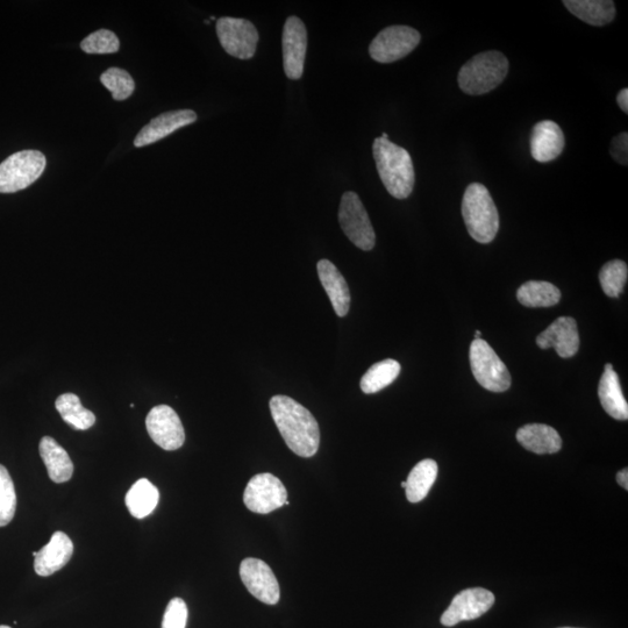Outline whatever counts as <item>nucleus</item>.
Listing matches in <instances>:
<instances>
[{
  "mask_svg": "<svg viewBox=\"0 0 628 628\" xmlns=\"http://www.w3.org/2000/svg\"><path fill=\"white\" fill-rule=\"evenodd\" d=\"M271 416L285 444L301 458H312L320 445L318 421L312 413L288 396H274L270 401Z\"/></svg>",
  "mask_w": 628,
  "mask_h": 628,
  "instance_id": "nucleus-1",
  "label": "nucleus"
},
{
  "mask_svg": "<svg viewBox=\"0 0 628 628\" xmlns=\"http://www.w3.org/2000/svg\"><path fill=\"white\" fill-rule=\"evenodd\" d=\"M373 153L378 175L389 194L397 199L410 197L416 183L410 153L381 137L375 139Z\"/></svg>",
  "mask_w": 628,
  "mask_h": 628,
  "instance_id": "nucleus-2",
  "label": "nucleus"
},
{
  "mask_svg": "<svg viewBox=\"0 0 628 628\" xmlns=\"http://www.w3.org/2000/svg\"><path fill=\"white\" fill-rule=\"evenodd\" d=\"M462 216L470 237L490 244L499 230V214L490 192L481 183L470 184L463 195Z\"/></svg>",
  "mask_w": 628,
  "mask_h": 628,
  "instance_id": "nucleus-3",
  "label": "nucleus"
},
{
  "mask_svg": "<svg viewBox=\"0 0 628 628\" xmlns=\"http://www.w3.org/2000/svg\"><path fill=\"white\" fill-rule=\"evenodd\" d=\"M509 73V60L497 51L483 52L469 60L460 70V89L470 96H481L495 90Z\"/></svg>",
  "mask_w": 628,
  "mask_h": 628,
  "instance_id": "nucleus-4",
  "label": "nucleus"
},
{
  "mask_svg": "<svg viewBox=\"0 0 628 628\" xmlns=\"http://www.w3.org/2000/svg\"><path fill=\"white\" fill-rule=\"evenodd\" d=\"M46 168V157L38 151L13 154L0 163V194H14L39 180Z\"/></svg>",
  "mask_w": 628,
  "mask_h": 628,
  "instance_id": "nucleus-5",
  "label": "nucleus"
},
{
  "mask_svg": "<svg viewBox=\"0 0 628 628\" xmlns=\"http://www.w3.org/2000/svg\"><path fill=\"white\" fill-rule=\"evenodd\" d=\"M470 366L476 381L484 389L504 392L511 387V375L487 341L476 339L470 346Z\"/></svg>",
  "mask_w": 628,
  "mask_h": 628,
  "instance_id": "nucleus-6",
  "label": "nucleus"
},
{
  "mask_svg": "<svg viewBox=\"0 0 628 628\" xmlns=\"http://www.w3.org/2000/svg\"><path fill=\"white\" fill-rule=\"evenodd\" d=\"M339 223L353 244L369 252L375 247L376 235L368 212L356 192L348 191L341 198Z\"/></svg>",
  "mask_w": 628,
  "mask_h": 628,
  "instance_id": "nucleus-7",
  "label": "nucleus"
},
{
  "mask_svg": "<svg viewBox=\"0 0 628 628\" xmlns=\"http://www.w3.org/2000/svg\"><path fill=\"white\" fill-rule=\"evenodd\" d=\"M421 35L415 28L390 26L371 42L369 54L378 63H392L411 54L420 44Z\"/></svg>",
  "mask_w": 628,
  "mask_h": 628,
  "instance_id": "nucleus-8",
  "label": "nucleus"
},
{
  "mask_svg": "<svg viewBox=\"0 0 628 628\" xmlns=\"http://www.w3.org/2000/svg\"><path fill=\"white\" fill-rule=\"evenodd\" d=\"M217 35L228 55L249 60L259 44V32L251 21L224 17L217 20Z\"/></svg>",
  "mask_w": 628,
  "mask_h": 628,
  "instance_id": "nucleus-9",
  "label": "nucleus"
},
{
  "mask_svg": "<svg viewBox=\"0 0 628 628\" xmlns=\"http://www.w3.org/2000/svg\"><path fill=\"white\" fill-rule=\"evenodd\" d=\"M244 503L249 511L268 515L288 502V491L280 478L273 474L256 475L248 482L244 494Z\"/></svg>",
  "mask_w": 628,
  "mask_h": 628,
  "instance_id": "nucleus-10",
  "label": "nucleus"
},
{
  "mask_svg": "<svg viewBox=\"0 0 628 628\" xmlns=\"http://www.w3.org/2000/svg\"><path fill=\"white\" fill-rule=\"evenodd\" d=\"M146 427L149 437L164 451H176L184 445L185 432L182 421L168 405L155 406L148 413Z\"/></svg>",
  "mask_w": 628,
  "mask_h": 628,
  "instance_id": "nucleus-11",
  "label": "nucleus"
},
{
  "mask_svg": "<svg viewBox=\"0 0 628 628\" xmlns=\"http://www.w3.org/2000/svg\"><path fill=\"white\" fill-rule=\"evenodd\" d=\"M495 603V596L491 591L483 588L463 590L456 595L449 608L441 617V624L452 627L461 622L475 620L487 613Z\"/></svg>",
  "mask_w": 628,
  "mask_h": 628,
  "instance_id": "nucleus-12",
  "label": "nucleus"
},
{
  "mask_svg": "<svg viewBox=\"0 0 628 628\" xmlns=\"http://www.w3.org/2000/svg\"><path fill=\"white\" fill-rule=\"evenodd\" d=\"M240 577L247 590L260 602L268 605L280 602V584L266 562L253 558L245 559L240 565Z\"/></svg>",
  "mask_w": 628,
  "mask_h": 628,
  "instance_id": "nucleus-13",
  "label": "nucleus"
},
{
  "mask_svg": "<svg viewBox=\"0 0 628 628\" xmlns=\"http://www.w3.org/2000/svg\"><path fill=\"white\" fill-rule=\"evenodd\" d=\"M282 46L284 73L290 80H299L304 73L308 49V32L301 19L292 16L285 21Z\"/></svg>",
  "mask_w": 628,
  "mask_h": 628,
  "instance_id": "nucleus-14",
  "label": "nucleus"
},
{
  "mask_svg": "<svg viewBox=\"0 0 628 628\" xmlns=\"http://www.w3.org/2000/svg\"><path fill=\"white\" fill-rule=\"evenodd\" d=\"M541 349L554 348L560 358H573L580 349V335L574 318L561 317L537 338Z\"/></svg>",
  "mask_w": 628,
  "mask_h": 628,
  "instance_id": "nucleus-15",
  "label": "nucleus"
},
{
  "mask_svg": "<svg viewBox=\"0 0 628 628\" xmlns=\"http://www.w3.org/2000/svg\"><path fill=\"white\" fill-rule=\"evenodd\" d=\"M197 120L196 112L192 110H177L161 114L147 124L134 140L135 147H145L167 138L168 135L185 126L194 124Z\"/></svg>",
  "mask_w": 628,
  "mask_h": 628,
  "instance_id": "nucleus-16",
  "label": "nucleus"
},
{
  "mask_svg": "<svg viewBox=\"0 0 628 628\" xmlns=\"http://www.w3.org/2000/svg\"><path fill=\"white\" fill-rule=\"evenodd\" d=\"M74 553L73 541L66 533L55 532L48 545L34 552V569L39 576L47 577L59 572Z\"/></svg>",
  "mask_w": 628,
  "mask_h": 628,
  "instance_id": "nucleus-17",
  "label": "nucleus"
},
{
  "mask_svg": "<svg viewBox=\"0 0 628 628\" xmlns=\"http://www.w3.org/2000/svg\"><path fill=\"white\" fill-rule=\"evenodd\" d=\"M530 142L533 159L540 163L558 159L566 145L565 134L552 120L540 121L535 125Z\"/></svg>",
  "mask_w": 628,
  "mask_h": 628,
  "instance_id": "nucleus-18",
  "label": "nucleus"
},
{
  "mask_svg": "<svg viewBox=\"0 0 628 628\" xmlns=\"http://www.w3.org/2000/svg\"><path fill=\"white\" fill-rule=\"evenodd\" d=\"M317 269L319 280L330 297L335 313L339 317H346L349 308H351V291H349L345 277L328 260H320Z\"/></svg>",
  "mask_w": 628,
  "mask_h": 628,
  "instance_id": "nucleus-19",
  "label": "nucleus"
},
{
  "mask_svg": "<svg viewBox=\"0 0 628 628\" xmlns=\"http://www.w3.org/2000/svg\"><path fill=\"white\" fill-rule=\"evenodd\" d=\"M599 401L609 416L617 420L628 419V404L623 395L619 377L611 363L604 368L598 387Z\"/></svg>",
  "mask_w": 628,
  "mask_h": 628,
  "instance_id": "nucleus-20",
  "label": "nucleus"
},
{
  "mask_svg": "<svg viewBox=\"0 0 628 628\" xmlns=\"http://www.w3.org/2000/svg\"><path fill=\"white\" fill-rule=\"evenodd\" d=\"M520 445L535 454H555L561 451L560 434L553 427L544 424L526 425L517 432Z\"/></svg>",
  "mask_w": 628,
  "mask_h": 628,
  "instance_id": "nucleus-21",
  "label": "nucleus"
},
{
  "mask_svg": "<svg viewBox=\"0 0 628 628\" xmlns=\"http://www.w3.org/2000/svg\"><path fill=\"white\" fill-rule=\"evenodd\" d=\"M40 455L44 460L48 476L54 483H66L73 477L74 465L69 454L52 437H44L40 441Z\"/></svg>",
  "mask_w": 628,
  "mask_h": 628,
  "instance_id": "nucleus-22",
  "label": "nucleus"
},
{
  "mask_svg": "<svg viewBox=\"0 0 628 628\" xmlns=\"http://www.w3.org/2000/svg\"><path fill=\"white\" fill-rule=\"evenodd\" d=\"M563 5L591 26L602 27L616 18V6L611 0H565Z\"/></svg>",
  "mask_w": 628,
  "mask_h": 628,
  "instance_id": "nucleus-23",
  "label": "nucleus"
},
{
  "mask_svg": "<svg viewBox=\"0 0 628 628\" xmlns=\"http://www.w3.org/2000/svg\"><path fill=\"white\" fill-rule=\"evenodd\" d=\"M438 463L434 460L427 459L420 461L406 481V498L411 503H419L423 501L430 492L431 488L438 477Z\"/></svg>",
  "mask_w": 628,
  "mask_h": 628,
  "instance_id": "nucleus-24",
  "label": "nucleus"
},
{
  "mask_svg": "<svg viewBox=\"0 0 628 628\" xmlns=\"http://www.w3.org/2000/svg\"><path fill=\"white\" fill-rule=\"evenodd\" d=\"M160 492L155 485L141 478L132 485L130 491L127 492L125 501L128 510L134 518H146L155 510L159 504Z\"/></svg>",
  "mask_w": 628,
  "mask_h": 628,
  "instance_id": "nucleus-25",
  "label": "nucleus"
},
{
  "mask_svg": "<svg viewBox=\"0 0 628 628\" xmlns=\"http://www.w3.org/2000/svg\"><path fill=\"white\" fill-rule=\"evenodd\" d=\"M517 298L526 308H549L560 302L561 291L552 283L531 281L518 289Z\"/></svg>",
  "mask_w": 628,
  "mask_h": 628,
  "instance_id": "nucleus-26",
  "label": "nucleus"
},
{
  "mask_svg": "<svg viewBox=\"0 0 628 628\" xmlns=\"http://www.w3.org/2000/svg\"><path fill=\"white\" fill-rule=\"evenodd\" d=\"M56 410L62 419L75 430H89L96 423V416L90 410L85 409L80 397L75 394H64L56 399Z\"/></svg>",
  "mask_w": 628,
  "mask_h": 628,
  "instance_id": "nucleus-27",
  "label": "nucleus"
},
{
  "mask_svg": "<svg viewBox=\"0 0 628 628\" xmlns=\"http://www.w3.org/2000/svg\"><path fill=\"white\" fill-rule=\"evenodd\" d=\"M401 369V365L392 359L375 363L361 378V390L367 395L376 394V392L389 387L401 374Z\"/></svg>",
  "mask_w": 628,
  "mask_h": 628,
  "instance_id": "nucleus-28",
  "label": "nucleus"
},
{
  "mask_svg": "<svg viewBox=\"0 0 628 628\" xmlns=\"http://www.w3.org/2000/svg\"><path fill=\"white\" fill-rule=\"evenodd\" d=\"M628 268L624 261L613 260L604 264L599 273V282L605 295L618 298L627 282Z\"/></svg>",
  "mask_w": 628,
  "mask_h": 628,
  "instance_id": "nucleus-29",
  "label": "nucleus"
},
{
  "mask_svg": "<svg viewBox=\"0 0 628 628\" xmlns=\"http://www.w3.org/2000/svg\"><path fill=\"white\" fill-rule=\"evenodd\" d=\"M101 82L104 87L111 91L114 101H126L133 95L135 83L130 74L126 70L119 68H110L101 76Z\"/></svg>",
  "mask_w": 628,
  "mask_h": 628,
  "instance_id": "nucleus-30",
  "label": "nucleus"
},
{
  "mask_svg": "<svg viewBox=\"0 0 628 628\" xmlns=\"http://www.w3.org/2000/svg\"><path fill=\"white\" fill-rule=\"evenodd\" d=\"M17 495L9 470L0 465V527L9 525L16 515Z\"/></svg>",
  "mask_w": 628,
  "mask_h": 628,
  "instance_id": "nucleus-31",
  "label": "nucleus"
},
{
  "mask_svg": "<svg viewBox=\"0 0 628 628\" xmlns=\"http://www.w3.org/2000/svg\"><path fill=\"white\" fill-rule=\"evenodd\" d=\"M81 48L87 54H113L119 51L120 42L113 32L99 30L85 38Z\"/></svg>",
  "mask_w": 628,
  "mask_h": 628,
  "instance_id": "nucleus-32",
  "label": "nucleus"
},
{
  "mask_svg": "<svg viewBox=\"0 0 628 628\" xmlns=\"http://www.w3.org/2000/svg\"><path fill=\"white\" fill-rule=\"evenodd\" d=\"M188 622V606L182 598H174L164 612L162 628H185Z\"/></svg>",
  "mask_w": 628,
  "mask_h": 628,
  "instance_id": "nucleus-33",
  "label": "nucleus"
},
{
  "mask_svg": "<svg viewBox=\"0 0 628 628\" xmlns=\"http://www.w3.org/2000/svg\"><path fill=\"white\" fill-rule=\"evenodd\" d=\"M610 154L613 160H616L622 166H627L628 162V134L620 133L616 138L612 139Z\"/></svg>",
  "mask_w": 628,
  "mask_h": 628,
  "instance_id": "nucleus-34",
  "label": "nucleus"
},
{
  "mask_svg": "<svg viewBox=\"0 0 628 628\" xmlns=\"http://www.w3.org/2000/svg\"><path fill=\"white\" fill-rule=\"evenodd\" d=\"M617 103L623 112L628 113V89H623L619 92Z\"/></svg>",
  "mask_w": 628,
  "mask_h": 628,
  "instance_id": "nucleus-35",
  "label": "nucleus"
},
{
  "mask_svg": "<svg viewBox=\"0 0 628 628\" xmlns=\"http://www.w3.org/2000/svg\"><path fill=\"white\" fill-rule=\"evenodd\" d=\"M617 481L620 487H623L625 490H628V470L627 468L619 471L617 475Z\"/></svg>",
  "mask_w": 628,
  "mask_h": 628,
  "instance_id": "nucleus-36",
  "label": "nucleus"
},
{
  "mask_svg": "<svg viewBox=\"0 0 628 628\" xmlns=\"http://www.w3.org/2000/svg\"><path fill=\"white\" fill-rule=\"evenodd\" d=\"M481 335H482L481 331H476L475 332V340L476 339H481Z\"/></svg>",
  "mask_w": 628,
  "mask_h": 628,
  "instance_id": "nucleus-37",
  "label": "nucleus"
},
{
  "mask_svg": "<svg viewBox=\"0 0 628 628\" xmlns=\"http://www.w3.org/2000/svg\"><path fill=\"white\" fill-rule=\"evenodd\" d=\"M0 628H11L10 626L0 625Z\"/></svg>",
  "mask_w": 628,
  "mask_h": 628,
  "instance_id": "nucleus-38",
  "label": "nucleus"
},
{
  "mask_svg": "<svg viewBox=\"0 0 628 628\" xmlns=\"http://www.w3.org/2000/svg\"><path fill=\"white\" fill-rule=\"evenodd\" d=\"M402 488L405 489L406 488V482L402 483Z\"/></svg>",
  "mask_w": 628,
  "mask_h": 628,
  "instance_id": "nucleus-39",
  "label": "nucleus"
},
{
  "mask_svg": "<svg viewBox=\"0 0 628 628\" xmlns=\"http://www.w3.org/2000/svg\"><path fill=\"white\" fill-rule=\"evenodd\" d=\"M561 628H574V627H561Z\"/></svg>",
  "mask_w": 628,
  "mask_h": 628,
  "instance_id": "nucleus-40",
  "label": "nucleus"
}]
</instances>
